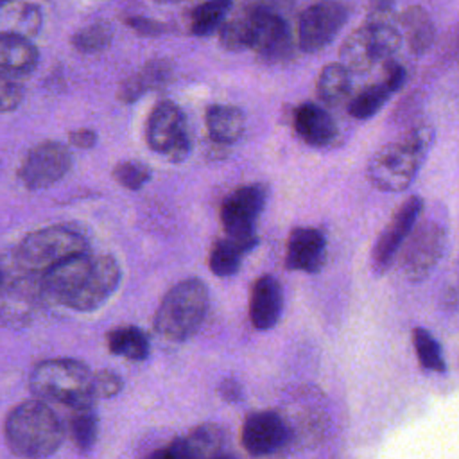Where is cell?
Instances as JSON below:
<instances>
[{
	"label": "cell",
	"instance_id": "1",
	"mask_svg": "<svg viewBox=\"0 0 459 459\" xmlns=\"http://www.w3.org/2000/svg\"><path fill=\"white\" fill-rule=\"evenodd\" d=\"M120 265L111 255H77L43 273V290L77 312L104 305L120 283Z\"/></svg>",
	"mask_w": 459,
	"mask_h": 459
},
{
	"label": "cell",
	"instance_id": "40",
	"mask_svg": "<svg viewBox=\"0 0 459 459\" xmlns=\"http://www.w3.org/2000/svg\"><path fill=\"white\" fill-rule=\"evenodd\" d=\"M219 391H221V396H222L224 400H228V402H237V400H240V396H242V387H240V384H238L237 380H233V378L222 380Z\"/></svg>",
	"mask_w": 459,
	"mask_h": 459
},
{
	"label": "cell",
	"instance_id": "44",
	"mask_svg": "<svg viewBox=\"0 0 459 459\" xmlns=\"http://www.w3.org/2000/svg\"><path fill=\"white\" fill-rule=\"evenodd\" d=\"M217 459H235L231 454H224V455H221V457H217Z\"/></svg>",
	"mask_w": 459,
	"mask_h": 459
},
{
	"label": "cell",
	"instance_id": "25",
	"mask_svg": "<svg viewBox=\"0 0 459 459\" xmlns=\"http://www.w3.org/2000/svg\"><path fill=\"white\" fill-rule=\"evenodd\" d=\"M317 95L328 106H337L344 102L351 90L350 72L341 63L326 65L317 77Z\"/></svg>",
	"mask_w": 459,
	"mask_h": 459
},
{
	"label": "cell",
	"instance_id": "39",
	"mask_svg": "<svg viewBox=\"0 0 459 459\" xmlns=\"http://www.w3.org/2000/svg\"><path fill=\"white\" fill-rule=\"evenodd\" d=\"M68 140H70V143H72L74 147H77V149H90V147L95 145L97 134H95V131H91V129H88V127H81V129L72 131L70 136H68Z\"/></svg>",
	"mask_w": 459,
	"mask_h": 459
},
{
	"label": "cell",
	"instance_id": "33",
	"mask_svg": "<svg viewBox=\"0 0 459 459\" xmlns=\"http://www.w3.org/2000/svg\"><path fill=\"white\" fill-rule=\"evenodd\" d=\"M9 20L14 22V23L5 32H14V34H20V36H25V38L34 36L39 30V25H41V14L34 5H22L16 11V14L9 13Z\"/></svg>",
	"mask_w": 459,
	"mask_h": 459
},
{
	"label": "cell",
	"instance_id": "36",
	"mask_svg": "<svg viewBox=\"0 0 459 459\" xmlns=\"http://www.w3.org/2000/svg\"><path fill=\"white\" fill-rule=\"evenodd\" d=\"M231 4H237L238 9H260L283 16V13L292 7L294 0H231Z\"/></svg>",
	"mask_w": 459,
	"mask_h": 459
},
{
	"label": "cell",
	"instance_id": "32",
	"mask_svg": "<svg viewBox=\"0 0 459 459\" xmlns=\"http://www.w3.org/2000/svg\"><path fill=\"white\" fill-rule=\"evenodd\" d=\"M113 178L127 190H138L151 179V169L136 160L120 161L113 169Z\"/></svg>",
	"mask_w": 459,
	"mask_h": 459
},
{
	"label": "cell",
	"instance_id": "12",
	"mask_svg": "<svg viewBox=\"0 0 459 459\" xmlns=\"http://www.w3.org/2000/svg\"><path fill=\"white\" fill-rule=\"evenodd\" d=\"M348 14V5L339 0H323L307 7L298 20V43L301 50L316 52L326 47L342 29Z\"/></svg>",
	"mask_w": 459,
	"mask_h": 459
},
{
	"label": "cell",
	"instance_id": "45",
	"mask_svg": "<svg viewBox=\"0 0 459 459\" xmlns=\"http://www.w3.org/2000/svg\"><path fill=\"white\" fill-rule=\"evenodd\" d=\"M2 283H4V273H2V269H0V287H2Z\"/></svg>",
	"mask_w": 459,
	"mask_h": 459
},
{
	"label": "cell",
	"instance_id": "21",
	"mask_svg": "<svg viewBox=\"0 0 459 459\" xmlns=\"http://www.w3.org/2000/svg\"><path fill=\"white\" fill-rule=\"evenodd\" d=\"M172 68L163 59H154L145 63L136 74L127 77L118 90V97L124 102H133L142 97L147 90L161 88L170 79Z\"/></svg>",
	"mask_w": 459,
	"mask_h": 459
},
{
	"label": "cell",
	"instance_id": "3",
	"mask_svg": "<svg viewBox=\"0 0 459 459\" xmlns=\"http://www.w3.org/2000/svg\"><path fill=\"white\" fill-rule=\"evenodd\" d=\"M219 39L228 50L251 48L267 61L283 59L292 48L290 29L285 18L260 9H238L228 16L221 25Z\"/></svg>",
	"mask_w": 459,
	"mask_h": 459
},
{
	"label": "cell",
	"instance_id": "18",
	"mask_svg": "<svg viewBox=\"0 0 459 459\" xmlns=\"http://www.w3.org/2000/svg\"><path fill=\"white\" fill-rule=\"evenodd\" d=\"M283 308V290L278 280L271 274L260 276L251 289L249 299V317L255 328L269 330L273 328Z\"/></svg>",
	"mask_w": 459,
	"mask_h": 459
},
{
	"label": "cell",
	"instance_id": "42",
	"mask_svg": "<svg viewBox=\"0 0 459 459\" xmlns=\"http://www.w3.org/2000/svg\"><path fill=\"white\" fill-rule=\"evenodd\" d=\"M371 7H391L393 0H369Z\"/></svg>",
	"mask_w": 459,
	"mask_h": 459
},
{
	"label": "cell",
	"instance_id": "10",
	"mask_svg": "<svg viewBox=\"0 0 459 459\" xmlns=\"http://www.w3.org/2000/svg\"><path fill=\"white\" fill-rule=\"evenodd\" d=\"M147 145L170 161H183L190 152V136L183 111L172 100H160L145 126Z\"/></svg>",
	"mask_w": 459,
	"mask_h": 459
},
{
	"label": "cell",
	"instance_id": "19",
	"mask_svg": "<svg viewBox=\"0 0 459 459\" xmlns=\"http://www.w3.org/2000/svg\"><path fill=\"white\" fill-rule=\"evenodd\" d=\"M294 129L308 145L314 147L328 145L337 134V126L333 118L323 108L312 102H305L296 108Z\"/></svg>",
	"mask_w": 459,
	"mask_h": 459
},
{
	"label": "cell",
	"instance_id": "34",
	"mask_svg": "<svg viewBox=\"0 0 459 459\" xmlns=\"http://www.w3.org/2000/svg\"><path fill=\"white\" fill-rule=\"evenodd\" d=\"M23 99V86L22 82L0 70V111H13L20 106Z\"/></svg>",
	"mask_w": 459,
	"mask_h": 459
},
{
	"label": "cell",
	"instance_id": "43",
	"mask_svg": "<svg viewBox=\"0 0 459 459\" xmlns=\"http://www.w3.org/2000/svg\"><path fill=\"white\" fill-rule=\"evenodd\" d=\"M152 2H158V4H178V2H185V0H152Z\"/></svg>",
	"mask_w": 459,
	"mask_h": 459
},
{
	"label": "cell",
	"instance_id": "24",
	"mask_svg": "<svg viewBox=\"0 0 459 459\" xmlns=\"http://www.w3.org/2000/svg\"><path fill=\"white\" fill-rule=\"evenodd\" d=\"M68 432L77 450L90 452L93 448L99 432V418L91 402L72 407L68 418Z\"/></svg>",
	"mask_w": 459,
	"mask_h": 459
},
{
	"label": "cell",
	"instance_id": "23",
	"mask_svg": "<svg viewBox=\"0 0 459 459\" xmlns=\"http://www.w3.org/2000/svg\"><path fill=\"white\" fill-rule=\"evenodd\" d=\"M400 25L405 32L407 43L414 54H423L430 48L436 29L429 13L420 5H411L400 14Z\"/></svg>",
	"mask_w": 459,
	"mask_h": 459
},
{
	"label": "cell",
	"instance_id": "20",
	"mask_svg": "<svg viewBox=\"0 0 459 459\" xmlns=\"http://www.w3.org/2000/svg\"><path fill=\"white\" fill-rule=\"evenodd\" d=\"M39 59L34 43L14 32H0V70L11 75H23L36 68Z\"/></svg>",
	"mask_w": 459,
	"mask_h": 459
},
{
	"label": "cell",
	"instance_id": "28",
	"mask_svg": "<svg viewBox=\"0 0 459 459\" xmlns=\"http://www.w3.org/2000/svg\"><path fill=\"white\" fill-rule=\"evenodd\" d=\"M113 39V27L111 23L99 20L90 25H84L72 36V45L75 50L82 54H93L104 50Z\"/></svg>",
	"mask_w": 459,
	"mask_h": 459
},
{
	"label": "cell",
	"instance_id": "13",
	"mask_svg": "<svg viewBox=\"0 0 459 459\" xmlns=\"http://www.w3.org/2000/svg\"><path fill=\"white\" fill-rule=\"evenodd\" d=\"M421 208H423V203L418 195H411L400 204V208L391 217V221L387 222V226L382 230V233L375 242L373 255H371V264L375 273L382 274L384 271L389 269L396 253L400 251L405 238L412 231L421 213Z\"/></svg>",
	"mask_w": 459,
	"mask_h": 459
},
{
	"label": "cell",
	"instance_id": "35",
	"mask_svg": "<svg viewBox=\"0 0 459 459\" xmlns=\"http://www.w3.org/2000/svg\"><path fill=\"white\" fill-rule=\"evenodd\" d=\"M122 389V378L111 371L102 369L93 373L91 378V398H111Z\"/></svg>",
	"mask_w": 459,
	"mask_h": 459
},
{
	"label": "cell",
	"instance_id": "27",
	"mask_svg": "<svg viewBox=\"0 0 459 459\" xmlns=\"http://www.w3.org/2000/svg\"><path fill=\"white\" fill-rule=\"evenodd\" d=\"M231 0H206L199 4L190 14V30L195 36H206L213 32L228 18Z\"/></svg>",
	"mask_w": 459,
	"mask_h": 459
},
{
	"label": "cell",
	"instance_id": "8",
	"mask_svg": "<svg viewBox=\"0 0 459 459\" xmlns=\"http://www.w3.org/2000/svg\"><path fill=\"white\" fill-rule=\"evenodd\" d=\"M88 253L86 238L68 226H47L29 233L18 246V264L30 273H47L54 265Z\"/></svg>",
	"mask_w": 459,
	"mask_h": 459
},
{
	"label": "cell",
	"instance_id": "29",
	"mask_svg": "<svg viewBox=\"0 0 459 459\" xmlns=\"http://www.w3.org/2000/svg\"><path fill=\"white\" fill-rule=\"evenodd\" d=\"M391 91L384 84H371L364 90H360L348 104V113L353 118L364 120L373 117L389 99Z\"/></svg>",
	"mask_w": 459,
	"mask_h": 459
},
{
	"label": "cell",
	"instance_id": "6",
	"mask_svg": "<svg viewBox=\"0 0 459 459\" xmlns=\"http://www.w3.org/2000/svg\"><path fill=\"white\" fill-rule=\"evenodd\" d=\"M206 310V285L197 278H186L163 296L154 316V330L169 341H185L199 330Z\"/></svg>",
	"mask_w": 459,
	"mask_h": 459
},
{
	"label": "cell",
	"instance_id": "30",
	"mask_svg": "<svg viewBox=\"0 0 459 459\" xmlns=\"http://www.w3.org/2000/svg\"><path fill=\"white\" fill-rule=\"evenodd\" d=\"M242 255L244 253L228 237L217 240L213 244V247L210 251V258H208L212 273L217 274V276H231V274H235L238 271V267H240Z\"/></svg>",
	"mask_w": 459,
	"mask_h": 459
},
{
	"label": "cell",
	"instance_id": "22",
	"mask_svg": "<svg viewBox=\"0 0 459 459\" xmlns=\"http://www.w3.org/2000/svg\"><path fill=\"white\" fill-rule=\"evenodd\" d=\"M244 127V113L235 106L213 104L206 109V129L213 142L233 143L242 136Z\"/></svg>",
	"mask_w": 459,
	"mask_h": 459
},
{
	"label": "cell",
	"instance_id": "16",
	"mask_svg": "<svg viewBox=\"0 0 459 459\" xmlns=\"http://www.w3.org/2000/svg\"><path fill=\"white\" fill-rule=\"evenodd\" d=\"M325 237L316 228H294L287 240V269L317 273L325 264Z\"/></svg>",
	"mask_w": 459,
	"mask_h": 459
},
{
	"label": "cell",
	"instance_id": "17",
	"mask_svg": "<svg viewBox=\"0 0 459 459\" xmlns=\"http://www.w3.org/2000/svg\"><path fill=\"white\" fill-rule=\"evenodd\" d=\"M226 432L215 423H203L186 436L174 439L169 448L178 459H217L224 455Z\"/></svg>",
	"mask_w": 459,
	"mask_h": 459
},
{
	"label": "cell",
	"instance_id": "4",
	"mask_svg": "<svg viewBox=\"0 0 459 459\" xmlns=\"http://www.w3.org/2000/svg\"><path fill=\"white\" fill-rule=\"evenodd\" d=\"M430 138L432 131L420 127L403 140L380 147L371 156L366 169L371 185L384 192L405 190L418 174Z\"/></svg>",
	"mask_w": 459,
	"mask_h": 459
},
{
	"label": "cell",
	"instance_id": "7",
	"mask_svg": "<svg viewBox=\"0 0 459 459\" xmlns=\"http://www.w3.org/2000/svg\"><path fill=\"white\" fill-rule=\"evenodd\" d=\"M90 368L75 359H48L39 362L29 378L32 394L41 402H57L70 407L91 402Z\"/></svg>",
	"mask_w": 459,
	"mask_h": 459
},
{
	"label": "cell",
	"instance_id": "9",
	"mask_svg": "<svg viewBox=\"0 0 459 459\" xmlns=\"http://www.w3.org/2000/svg\"><path fill=\"white\" fill-rule=\"evenodd\" d=\"M265 204L262 185H244L233 190L221 204V221L228 238L246 253L258 242L255 233L256 219Z\"/></svg>",
	"mask_w": 459,
	"mask_h": 459
},
{
	"label": "cell",
	"instance_id": "14",
	"mask_svg": "<svg viewBox=\"0 0 459 459\" xmlns=\"http://www.w3.org/2000/svg\"><path fill=\"white\" fill-rule=\"evenodd\" d=\"M445 244V230L436 221H425L412 228L409 242L402 253V269L412 278L420 280L437 264Z\"/></svg>",
	"mask_w": 459,
	"mask_h": 459
},
{
	"label": "cell",
	"instance_id": "37",
	"mask_svg": "<svg viewBox=\"0 0 459 459\" xmlns=\"http://www.w3.org/2000/svg\"><path fill=\"white\" fill-rule=\"evenodd\" d=\"M405 81H407V70L402 66V65H398V63H394V61H385V68H384V86L391 91V93H394V91H398L403 84H405Z\"/></svg>",
	"mask_w": 459,
	"mask_h": 459
},
{
	"label": "cell",
	"instance_id": "2",
	"mask_svg": "<svg viewBox=\"0 0 459 459\" xmlns=\"http://www.w3.org/2000/svg\"><path fill=\"white\" fill-rule=\"evenodd\" d=\"M4 439L7 448L22 459H45L63 445L65 427L48 403L27 400L7 414Z\"/></svg>",
	"mask_w": 459,
	"mask_h": 459
},
{
	"label": "cell",
	"instance_id": "31",
	"mask_svg": "<svg viewBox=\"0 0 459 459\" xmlns=\"http://www.w3.org/2000/svg\"><path fill=\"white\" fill-rule=\"evenodd\" d=\"M412 342H414L420 364L423 368L432 369V371H439V373L446 369L437 341L425 328H414Z\"/></svg>",
	"mask_w": 459,
	"mask_h": 459
},
{
	"label": "cell",
	"instance_id": "26",
	"mask_svg": "<svg viewBox=\"0 0 459 459\" xmlns=\"http://www.w3.org/2000/svg\"><path fill=\"white\" fill-rule=\"evenodd\" d=\"M106 342L111 353L129 360H143L149 355V341L136 326H118L109 330Z\"/></svg>",
	"mask_w": 459,
	"mask_h": 459
},
{
	"label": "cell",
	"instance_id": "38",
	"mask_svg": "<svg viewBox=\"0 0 459 459\" xmlns=\"http://www.w3.org/2000/svg\"><path fill=\"white\" fill-rule=\"evenodd\" d=\"M127 25L131 29H134L140 34L145 36H156L167 30V27L161 22L156 20H149V18H142V16H134V18H127Z\"/></svg>",
	"mask_w": 459,
	"mask_h": 459
},
{
	"label": "cell",
	"instance_id": "11",
	"mask_svg": "<svg viewBox=\"0 0 459 459\" xmlns=\"http://www.w3.org/2000/svg\"><path fill=\"white\" fill-rule=\"evenodd\" d=\"M70 151L59 142L47 140L25 154L18 169V178L25 188L41 190L57 183L70 170Z\"/></svg>",
	"mask_w": 459,
	"mask_h": 459
},
{
	"label": "cell",
	"instance_id": "41",
	"mask_svg": "<svg viewBox=\"0 0 459 459\" xmlns=\"http://www.w3.org/2000/svg\"><path fill=\"white\" fill-rule=\"evenodd\" d=\"M145 459H178V457H176V454L167 446V448H161V450L152 452V454L147 455Z\"/></svg>",
	"mask_w": 459,
	"mask_h": 459
},
{
	"label": "cell",
	"instance_id": "15",
	"mask_svg": "<svg viewBox=\"0 0 459 459\" xmlns=\"http://www.w3.org/2000/svg\"><path fill=\"white\" fill-rule=\"evenodd\" d=\"M289 436L285 421L271 411L253 412L242 425V445L253 455H265L278 450Z\"/></svg>",
	"mask_w": 459,
	"mask_h": 459
},
{
	"label": "cell",
	"instance_id": "5",
	"mask_svg": "<svg viewBox=\"0 0 459 459\" xmlns=\"http://www.w3.org/2000/svg\"><path fill=\"white\" fill-rule=\"evenodd\" d=\"M391 20V7H373L368 22L342 41L341 65L348 72H366L396 54L402 36Z\"/></svg>",
	"mask_w": 459,
	"mask_h": 459
}]
</instances>
